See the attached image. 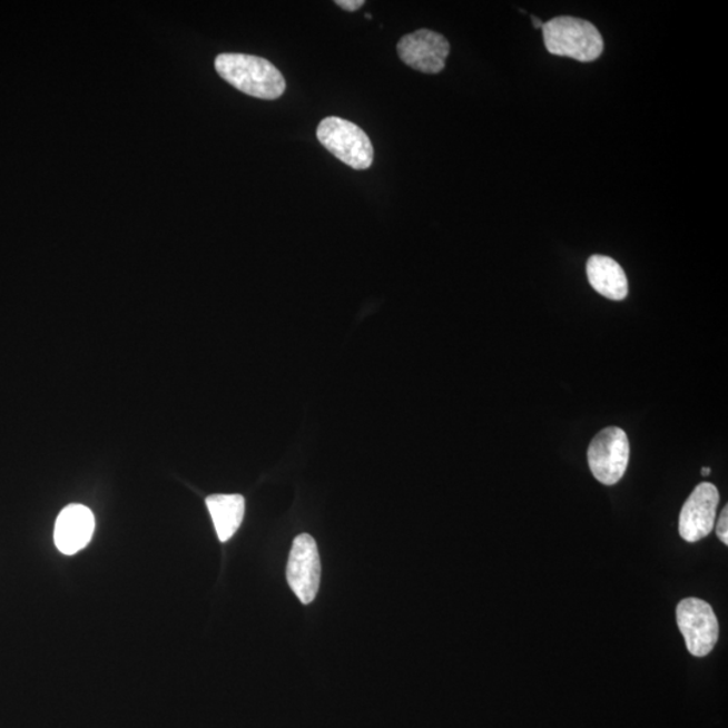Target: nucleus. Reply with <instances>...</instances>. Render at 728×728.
I'll return each instance as SVG.
<instances>
[{"instance_id":"f257e3e1","label":"nucleus","mask_w":728,"mask_h":728,"mask_svg":"<svg viewBox=\"0 0 728 728\" xmlns=\"http://www.w3.org/2000/svg\"><path fill=\"white\" fill-rule=\"evenodd\" d=\"M215 68L228 85L254 98L276 100L285 92L283 73L260 57L225 53L216 57Z\"/></svg>"},{"instance_id":"f03ea898","label":"nucleus","mask_w":728,"mask_h":728,"mask_svg":"<svg viewBox=\"0 0 728 728\" xmlns=\"http://www.w3.org/2000/svg\"><path fill=\"white\" fill-rule=\"evenodd\" d=\"M548 52L570 57L580 62H591L603 53L604 42L599 30L584 19L555 17L542 28Z\"/></svg>"},{"instance_id":"7ed1b4c3","label":"nucleus","mask_w":728,"mask_h":728,"mask_svg":"<svg viewBox=\"0 0 728 728\" xmlns=\"http://www.w3.org/2000/svg\"><path fill=\"white\" fill-rule=\"evenodd\" d=\"M317 139L331 155L356 170L368 169L374 161L372 140L360 126L328 117L317 127Z\"/></svg>"},{"instance_id":"20e7f679","label":"nucleus","mask_w":728,"mask_h":728,"mask_svg":"<svg viewBox=\"0 0 728 728\" xmlns=\"http://www.w3.org/2000/svg\"><path fill=\"white\" fill-rule=\"evenodd\" d=\"M589 464L592 475L606 485L617 484L628 470L630 444L621 427L600 431L590 444Z\"/></svg>"},{"instance_id":"39448f33","label":"nucleus","mask_w":728,"mask_h":728,"mask_svg":"<svg viewBox=\"0 0 728 728\" xmlns=\"http://www.w3.org/2000/svg\"><path fill=\"white\" fill-rule=\"evenodd\" d=\"M676 617L689 653L695 657L710 655L719 638L718 618L712 607L705 600L688 598L677 606Z\"/></svg>"},{"instance_id":"423d86ee","label":"nucleus","mask_w":728,"mask_h":728,"mask_svg":"<svg viewBox=\"0 0 728 728\" xmlns=\"http://www.w3.org/2000/svg\"><path fill=\"white\" fill-rule=\"evenodd\" d=\"M286 578L299 602L309 604L315 600L321 587L322 561L312 535L299 534L293 541Z\"/></svg>"},{"instance_id":"0eeeda50","label":"nucleus","mask_w":728,"mask_h":728,"mask_svg":"<svg viewBox=\"0 0 728 728\" xmlns=\"http://www.w3.org/2000/svg\"><path fill=\"white\" fill-rule=\"evenodd\" d=\"M450 50V42L444 36L427 29L402 37L397 45L401 60L419 72L427 75L442 72Z\"/></svg>"},{"instance_id":"6e6552de","label":"nucleus","mask_w":728,"mask_h":728,"mask_svg":"<svg viewBox=\"0 0 728 728\" xmlns=\"http://www.w3.org/2000/svg\"><path fill=\"white\" fill-rule=\"evenodd\" d=\"M720 501L712 483H700L681 509L679 533L687 542H698L712 532Z\"/></svg>"},{"instance_id":"1a4fd4ad","label":"nucleus","mask_w":728,"mask_h":728,"mask_svg":"<svg viewBox=\"0 0 728 728\" xmlns=\"http://www.w3.org/2000/svg\"><path fill=\"white\" fill-rule=\"evenodd\" d=\"M95 532V517L82 504H69L59 515L55 528L56 547L63 554H75L85 549Z\"/></svg>"},{"instance_id":"9d476101","label":"nucleus","mask_w":728,"mask_h":728,"mask_svg":"<svg viewBox=\"0 0 728 728\" xmlns=\"http://www.w3.org/2000/svg\"><path fill=\"white\" fill-rule=\"evenodd\" d=\"M587 277L599 295L622 302L629 295L628 277L614 259L604 255H592L587 262Z\"/></svg>"},{"instance_id":"9b49d317","label":"nucleus","mask_w":728,"mask_h":728,"mask_svg":"<svg viewBox=\"0 0 728 728\" xmlns=\"http://www.w3.org/2000/svg\"><path fill=\"white\" fill-rule=\"evenodd\" d=\"M210 517H213L217 538L226 542L238 532L245 517V498L239 494H215L206 500Z\"/></svg>"},{"instance_id":"f8f14e48","label":"nucleus","mask_w":728,"mask_h":728,"mask_svg":"<svg viewBox=\"0 0 728 728\" xmlns=\"http://www.w3.org/2000/svg\"><path fill=\"white\" fill-rule=\"evenodd\" d=\"M728 508L725 506L724 512L720 514V519L717 527L718 538L725 545H728Z\"/></svg>"},{"instance_id":"ddd939ff","label":"nucleus","mask_w":728,"mask_h":728,"mask_svg":"<svg viewBox=\"0 0 728 728\" xmlns=\"http://www.w3.org/2000/svg\"><path fill=\"white\" fill-rule=\"evenodd\" d=\"M335 3L338 6V8L353 12L362 9L366 2H363V0H336Z\"/></svg>"},{"instance_id":"4468645a","label":"nucleus","mask_w":728,"mask_h":728,"mask_svg":"<svg viewBox=\"0 0 728 728\" xmlns=\"http://www.w3.org/2000/svg\"><path fill=\"white\" fill-rule=\"evenodd\" d=\"M532 21H533V23H534L535 29H541V30H542V28H544V23H542L541 21H539L538 18L532 17Z\"/></svg>"},{"instance_id":"2eb2a0df","label":"nucleus","mask_w":728,"mask_h":728,"mask_svg":"<svg viewBox=\"0 0 728 728\" xmlns=\"http://www.w3.org/2000/svg\"><path fill=\"white\" fill-rule=\"evenodd\" d=\"M710 472H711V470L708 469V468L702 469V470H701V475L708 476V475H710Z\"/></svg>"}]
</instances>
